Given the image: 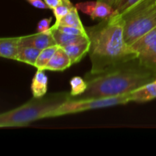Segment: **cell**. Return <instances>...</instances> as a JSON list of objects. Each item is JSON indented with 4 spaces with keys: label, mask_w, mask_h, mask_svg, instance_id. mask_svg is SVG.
<instances>
[{
    "label": "cell",
    "mask_w": 156,
    "mask_h": 156,
    "mask_svg": "<svg viewBox=\"0 0 156 156\" xmlns=\"http://www.w3.org/2000/svg\"><path fill=\"white\" fill-rule=\"evenodd\" d=\"M123 27V19L117 14L102 19L98 24L85 27L90 41V73H101L136 59V53L125 41Z\"/></svg>",
    "instance_id": "1"
},
{
    "label": "cell",
    "mask_w": 156,
    "mask_h": 156,
    "mask_svg": "<svg viewBox=\"0 0 156 156\" xmlns=\"http://www.w3.org/2000/svg\"><path fill=\"white\" fill-rule=\"evenodd\" d=\"M156 72L143 66L138 58L122 62L101 73H88L85 76L87 89L75 100L116 97L129 94L152 82Z\"/></svg>",
    "instance_id": "2"
},
{
    "label": "cell",
    "mask_w": 156,
    "mask_h": 156,
    "mask_svg": "<svg viewBox=\"0 0 156 156\" xmlns=\"http://www.w3.org/2000/svg\"><path fill=\"white\" fill-rule=\"evenodd\" d=\"M71 98L70 92L53 93L34 98L0 115V127L25 126L36 120L53 117L55 111Z\"/></svg>",
    "instance_id": "3"
},
{
    "label": "cell",
    "mask_w": 156,
    "mask_h": 156,
    "mask_svg": "<svg viewBox=\"0 0 156 156\" xmlns=\"http://www.w3.org/2000/svg\"><path fill=\"white\" fill-rule=\"evenodd\" d=\"M120 15L123 21V34L128 45L156 27V0H142Z\"/></svg>",
    "instance_id": "4"
},
{
    "label": "cell",
    "mask_w": 156,
    "mask_h": 156,
    "mask_svg": "<svg viewBox=\"0 0 156 156\" xmlns=\"http://www.w3.org/2000/svg\"><path fill=\"white\" fill-rule=\"evenodd\" d=\"M129 102H130L129 94L121 96H116V97L101 98L81 99V100L70 98V100L65 102L55 111L53 117L66 115V114H77V113L98 109V108L126 105Z\"/></svg>",
    "instance_id": "5"
},
{
    "label": "cell",
    "mask_w": 156,
    "mask_h": 156,
    "mask_svg": "<svg viewBox=\"0 0 156 156\" xmlns=\"http://www.w3.org/2000/svg\"><path fill=\"white\" fill-rule=\"evenodd\" d=\"M140 62L156 72V27L130 45Z\"/></svg>",
    "instance_id": "6"
},
{
    "label": "cell",
    "mask_w": 156,
    "mask_h": 156,
    "mask_svg": "<svg viewBox=\"0 0 156 156\" xmlns=\"http://www.w3.org/2000/svg\"><path fill=\"white\" fill-rule=\"evenodd\" d=\"M76 7L78 10L89 15L93 20L105 19L116 14L115 9L112 6L98 0L77 3Z\"/></svg>",
    "instance_id": "7"
},
{
    "label": "cell",
    "mask_w": 156,
    "mask_h": 156,
    "mask_svg": "<svg viewBox=\"0 0 156 156\" xmlns=\"http://www.w3.org/2000/svg\"><path fill=\"white\" fill-rule=\"evenodd\" d=\"M20 44L21 46H31L41 50L56 45L51 30L49 32H37L33 34L20 37Z\"/></svg>",
    "instance_id": "8"
},
{
    "label": "cell",
    "mask_w": 156,
    "mask_h": 156,
    "mask_svg": "<svg viewBox=\"0 0 156 156\" xmlns=\"http://www.w3.org/2000/svg\"><path fill=\"white\" fill-rule=\"evenodd\" d=\"M72 66L71 59L62 47H59L44 70L62 72Z\"/></svg>",
    "instance_id": "9"
},
{
    "label": "cell",
    "mask_w": 156,
    "mask_h": 156,
    "mask_svg": "<svg viewBox=\"0 0 156 156\" xmlns=\"http://www.w3.org/2000/svg\"><path fill=\"white\" fill-rule=\"evenodd\" d=\"M129 98L130 102H147L155 99L156 78L152 82L129 93Z\"/></svg>",
    "instance_id": "10"
},
{
    "label": "cell",
    "mask_w": 156,
    "mask_h": 156,
    "mask_svg": "<svg viewBox=\"0 0 156 156\" xmlns=\"http://www.w3.org/2000/svg\"><path fill=\"white\" fill-rule=\"evenodd\" d=\"M20 46V37L1 38L0 56L5 59L17 60Z\"/></svg>",
    "instance_id": "11"
},
{
    "label": "cell",
    "mask_w": 156,
    "mask_h": 156,
    "mask_svg": "<svg viewBox=\"0 0 156 156\" xmlns=\"http://www.w3.org/2000/svg\"><path fill=\"white\" fill-rule=\"evenodd\" d=\"M63 49L69 56L72 65H74L80 62L84 56L89 53L90 41L88 40V41L76 43L63 47Z\"/></svg>",
    "instance_id": "12"
},
{
    "label": "cell",
    "mask_w": 156,
    "mask_h": 156,
    "mask_svg": "<svg viewBox=\"0 0 156 156\" xmlns=\"http://www.w3.org/2000/svg\"><path fill=\"white\" fill-rule=\"evenodd\" d=\"M51 33L53 34V38L55 40L56 45L60 47H65L76 43L82 42V41H88L89 38L88 37L82 36V35H73L66 34L64 32L60 31L57 28H53L51 27Z\"/></svg>",
    "instance_id": "13"
},
{
    "label": "cell",
    "mask_w": 156,
    "mask_h": 156,
    "mask_svg": "<svg viewBox=\"0 0 156 156\" xmlns=\"http://www.w3.org/2000/svg\"><path fill=\"white\" fill-rule=\"evenodd\" d=\"M45 70L37 69L32 79L30 85L33 97H43L47 94V85H48V78L44 73Z\"/></svg>",
    "instance_id": "14"
},
{
    "label": "cell",
    "mask_w": 156,
    "mask_h": 156,
    "mask_svg": "<svg viewBox=\"0 0 156 156\" xmlns=\"http://www.w3.org/2000/svg\"><path fill=\"white\" fill-rule=\"evenodd\" d=\"M41 50L31 46H20L17 61L35 66Z\"/></svg>",
    "instance_id": "15"
},
{
    "label": "cell",
    "mask_w": 156,
    "mask_h": 156,
    "mask_svg": "<svg viewBox=\"0 0 156 156\" xmlns=\"http://www.w3.org/2000/svg\"><path fill=\"white\" fill-rule=\"evenodd\" d=\"M59 25L64 26H72V27H76L78 28H80L82 30H85V27L82 24V21L79 18V12H78V9L75 6L65 17L60 20L59 24L56 26H52L53 27H56Z\"/></svg>",
    "instance_id": "16"
},
{
    "label": "cell",
    "mask_w": 156,
    "mask_h": 156,
    "mask_svg": "<svg viewBox=\"0 0 156 156\" xmlns=\"http://www.w3.org/2000/svg\"><path fill=\"white\" fill-rule=\"evenodd\" d=\"M58 47H59L58 45H53L41 50L39 56H38L37 59L36 64H35L34 66L36 67L37 69L44 70V67L47 66L49 61L50 60V59L52 58L53 55L54 54L55 52L56 51Z\"/></svg>",
    "instance_id": "17"
},
{
    "label": "cell",
    "mask_w": 156,
    "mask_h": 156,
    "mask_svg": "<svg viewBox=\"0 0 156 156\" xmlns=\"http://www.w3.org/2000/svg\"><path fill=\"white\" fill-rule=\"evenodd\" d=\"M75 6L72 4L70 0H61V2L59 3V5L53 10V15L56 18V21L53 26H56L60 20L63 17H65Z\"/></svg>",
    "instance_id": "18"
},
{
    "label": "cell",
    "mask_w": 156,
    "mask_h": 156,
    "mask_svg": "<svg viewBox=\"0 0 156 156\" xmlns=\"http://www.w3.org/2000/svg\"><path fill=\"white\" fill-rule=\"evenodd\" d=\"M70 86H71V90L69 91L70 95L71 98H73L83 94L86 91L88 85L86 81L84 80L82 78L79 76H75L70 80Z\"/></svg>",
    "instance_id": "19"
},
{
    "label": "cell",
    "mask_w": 156,
    "mask_h": 156,
    "mask_svg": "<svg viewBox=\"0 0 156 156\" xmlns=\"http://www.w3.org/2000/svg\"><path fill=\"white\" fill-rule=\"evenodd\" d=\"M142 0H119L114 9L117 15H122Z\"/></svg>",
    "instance_id": "20"
},
{
    "label": "cell",
    "mask_w": 156,
    "mask_h": 156,
    "mask_svg": "<svg viewBox=\"0 0 156 156\" xmlns=\"http://www.w3.org/2000/svg\"><path fill=\"white\" fill-rule=\"evenodd\" d=\"M53 28H57L58 30H60V31L64 32V33L66 34H69L82 35V36L88 37V34H87L86 29H85V30H82V29L78 28V27H72V26H64V25H59L58 27H53Z\"/></svg>",
    "instance_id": "21"
},
{
    "label": "cell",
    "mask_w": 156,
    "mask_h": 156,
    "mask_svg": "<svg viewBox=\"0 0 156 156\" xmlns=\"http://www.w3.org/2000/svg\"><path fill=\"white\" fill-rule=\"evenodd\" d=\"M52 22V18H47L41 20L37 26V32H49L50 31V24Z\"/></svg>",
    "instance_id": "22"
},
{
    "label": "cell",
    "mask_w": 156,
    "mask_h": 156,
    "mask_svg": "<svg viewBox=\"0 0 156 156\" xmlns=\"http://www.w3.org/2000/svg\"><path fill=\"white\" fill-rule=\"evenodd\" d=\"M31 5L34 7L37 8V9H48V6L45 3V2L43 0H27Z\"/></svg>",
    "instance_id": "23"
},
{
    "label": "cell",
    "mask_w": 156,
    "mask_h": 156,
    "mask_svg": "<svg viewBox=\"0 0 156 156\" xmlns=\"http://www.w3.org/2000/svg\"><path fill=\"white\" fill-rule=\"evenodd\" d=\"M44 1L48 6V9H52V10L56 9L61 2V0H44Z\"/></svg>",
    "instance_id": "24"
},
{
    "label": "cell",
    "mask_w": 156,
    "mask_h": 156,
    "mask_svg": "<svg viewBox=\"0 0 156 156\" xmlns=\"http://www.w3.org/2000/svg\"><path fill=\"white\" fill-rule=\"evenodd\" d=\"M98 1L104 2L107 3V4H108V5H110L112 6L113 8H114V6L116 5V4H117V2H118L119 0H98Z\"/></svg>",
    "instance_id": "25"
}]
</instances>
